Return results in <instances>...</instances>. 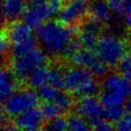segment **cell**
Returning <instances> with one entry per match:
<instances>
[{"mask_svg":"<svg viewBox=\"0 0 131 131\" xmlns=\"http://www.w3.org/2000/svg\"><path fill=\"white\" fill-rule=\"evenodd\" d=\"M90 15V3L88 0H67L62 8L59 20L66 25L76 28L85 17Z\"/></svg>","mask_w":131,"mask_h":131,"instance_id":"ba28073f","label":"cell"},{"mask_svg":"<svg viewBox=\"0 0 131 131\" xmlns=\"http://www.w3.org/2000/svg\"><path fill=\"white\" fill-rule=\"evenodd\" d=\"M38 100L37 93L34 91L33 88L28 86L20 87L2 102V111L10 117H15L31 108L37 107Z\"/></svg>","mask_w":131,"mask_h":131,"instance_id":"5b68a950","label":"cell"},{"mask_svg":"<svg viewBox=\"0 0 131 131\" xmlns=\"http://www.w3.org/2000/svg\"><path fill=\"white\" fill-rule=\"evenodd\" d=\"M2 131H22L19 127H17L15 124H12V123H9V124H5L2 126Z\"/></svg>","mask_w":131,"mask_h":131,"instance_id":"1f68e13d","label":"cell"},{"mask_svg":"<svg viewBox=\"0 0 131 131\" xmlns=\"http://www.w3.org/2000/svg\"><path fill=\"white\" fill-rule=\"evenodd\" d=\"M126 98H127V96L121 93V92L112 91V90H104V89L99 95L100 101L105 108L123 105L126 102V101H125Z\"/></svg>","mask_w":131,"mask_h":131,"instance_id":"e0dca14e","label":"cell"},{"mask_svg":"<svg viewBox=\"0 0 131 131\" xmlns=\"http://www.w3.org/2000/svg\"><path fill=\"white\" fill-rule=\"evenodd\" d=\"M117 72L118 74L121 75H125L126 73H128L129 71H131V54L128 53L127 55L125 56L121 62L119 63V65L117 66Z\"/></svg>","mask_w":131,"mask_h":131,"instance_id":"4316f807","label":"cell"},{"mask_svg":"<svg viewBox=\"0 0 131 131\" xmlns=\"http://www.w3.org/2000/svg\"><path fill=\"white\" fill-rule=\"evenodd\" d=\"M65 4V0H48V7L52 15L59 14Z\"/></svg>","mask_w":131,"mask_h":131,"instance_id":"f1b7e54d","label":"cell"},{"mask_svg":"<svg viewBox=\"0 0 131 131\" xmlns=\"http://www.w3.org/2000/svg\"><path fill=\"white\" fill-rule=\"evenodd\" d=\"M130 54H131V52H130Z\"/></svg>","mask_w":131,"mask_h":131,"instance_id":"e575fe53","label":"cell"},{"mask_svg":"<svg viewBox=\"0 0 131 131\" xmlns=\"http://www.w3.org/2000/svg\"><path fill=\"white\" fill-rule=\"evenodd\" d=\"M75 113L83 117L88 123L94 126L96 124L105 121L104 111L105 107L96 96H82L76 101Z\"/></svg>","mask_w":131,"mask_h":131,"instance_id":"8992f818","label":"cell"},{"mask_svg":"<svg viewBox=\"0 0 131 131\" xmlns=\"http://www.w3.org/2000/svg\"><path fill=\"white\" fill-rule=\"evenodd\" d=\"M116 131H131V113H126V115L117 123Z\"/></svg>","mask_w":131,"mask_h":131,"instance_id":"83f0119b","label":"cell"},{"mask_svg":"<svg viewBox=\"0 0 131 131\" xmlns=\"http://www.w3.org/2000/svg\"><path fill=\"white\" fill-rule=\"evenodd\" d=\"M20 87H22V82L15 76L11 66L9 64H4L0 76V93L2 102Z\"/></svg>","mask_w":131,"mask_h":131,"instance_id":"30bf717a","label":"cell"},{"mask_svg":"<svg viewBox=\"0 0 131 131\" xmlns=\"http://www.w3.org/2000/svg\"><path fill=\"white\" fill-rule=\"evenodd\" d=\"M59 90L51 83L43 84L42 86L37 88V93L39 100L43 102H55L58 97Z\"/></svg>","mask_w":131,"mask_h":131,"instance_id":"cb8c5ba5","label":"cell"},{"mask_svg":"<svg viewBox=\"0 0 131 131\" xmlns=\"http://www.w3.org/2000/svg\"><path fill=\"white\" fill-rule=\"evenodd\" d=\"M49 82V67L42 66L37 69L26 80V84L30 88H38Z\"/></svg>","mask_w":131,"mask_h":131,"instance_id":"ac0fdd59","label":"cell"},{"mask_svg":"<svg viewBox=\"0 0 131 131\" xmlns=\"http://www.w3.org/2000/svg\"><path fill=\"white\" fill-rule=\"evenodd\" d=\"M51 12L48 7V2L37 6H28L22 15L23 20L32 27H37L41 23L47 21L51 17Z\"/></svg>","mask_w":131,"mask_h":131,"instance_id":"7c38bea8","label":"cell"},{"mask_svg":"<svg viewBox=\"0 0 131 131\" xmlns=\"http://www.w3.org/2000/svg\"><path fill=\"white\" fill-rule=\"evenodd\" d=\"M124 22H125V25L127 27L128 32L131 33V5H129L126 9L125 15H124Z\"/></svg>","mask_w":131,"mask_h":131,"instance_id":"4dcf8cb0","label":"cell"},{"mask_svg":"<svg viewBox=\"0 0 131 131\" xmlns=\"http://www.w3.org/2000/svg\"><path fill=\"white\" fill-rule=\"evenodd\" d=\"M125 107L123 105L107 107L104 111V118L106 121H110L112 123H118L126 115Z\"/></svg>","mask_w":131,"mask_h":131,"instance_id":"d4e9b609","label":"cell"},{"mask_svg":"<svg viewBox=\"0 0 131 131\" xmlns=\"http://www.w3.org/2000/svg\"><path fill=\"white\" fill-rule=\"evenodd\" d=\"M66 68L59 62H51L49 65V83L58 89H66L65 84Z\"/></svg>","mask_w":131,"mask_h":131,"instance_id":"2e32d148","label":"cell"},{"mask_svg":"<svg viewBox=\"0 0 131 131\" xmlns=\"http://www.w3.org/2000/svg\"><path fill=\"white\" fill-rule=\"evenodd\" d=\"M27 9V0H3L2 15L6 22L18 20Z\"/></svg>","mask_w":131,"mask_h":131,"instance_id":"4fadbf2b","label":"cell"},{"mask_svg":"<svg viewBox=\"0 0 131 131\" xmlns=\"http://www.w3.org/2000/svg\"><path fill=\"white\" fill-rule=\"evenodd\" d=\"M77 32H78L77 37L80 40L81 46H83L86 49L96 51L101 36L89 31H83V30H77Z\"/></svg>","mask_w":131,"mask_h":131,"instance_id":"ffe728a7","label":"cell"},{"mask_svg":"<svg viewBox=\"0 0 131 131\" xmlns=\"http://www.w3.org/2000/svg\"><path fill=\"white\" fill-rule=\"evenodd\" d=\"M44 120L40 108L34 107L15 116L14 124L22 131H43Z\"/></svg>","mask_w":131,"mask_h":131,"instance_id":"9c48e42d","label":"cell"},{"mask_svg":"<svg viewBox=\"0 0 131 131\" xmlns=\"http://www.w3.org/2000/svg\"><path fill=\"white\" fill-rule=\"evenodd\" d=\"M37 43H38V40L36 39V37L32 36L31 37L25 39L24 41H21V42L16 43L15 45H12L10 54H9V58L11 57L20 56L32 51V50L37 47ZM9 58H8V60H9Z\"/></svg>","mask_w":131,"mask_h":131,"instance_id":"d6986e66","label":"cell"},{"mask_svg":"<svg viewBox=\"0 0 131 131\" xmlns=\"http://www.w3.org/2000/svg\"><path fill=\"white\" fill-rule=\"evenodd\" d=\"M102 87L104 90L118 91L131 97V81L125 77H122L121 74L106 76L102 81Z\"/></svg>","mask_w":131,"mask_h":131,"instance_id":"5bb4252c","label":"cell"},{"mask_svg":"<svg viewBox=\"0 0 131 131\" xmlns=\"http://www.w3.org/2000/svg\"><path fill=\"white\" fill-rule=\"evenodd\" d=\"M90 15L104 25L109 24L113 18L112 10L106 0H94L90 4Z\"/></svg>","mask_w":131,"mask_h":131,"instance_id":"9a60e30c","label":"cell"},{"mask_svg":"<svg viewBox=\"0 0 131 131\" xmlns=\"http://www.w3.org/2000/svg\"><path fill=\"white\" fill-rule=\"evenodd\" d=\"M74 28L60 20H47L36 27L37 38L45 51L61 59L67 47L75 38Z\"/></svg>","mask_w":131,"mask_h":131,"instance_id":"6da1fadb","label":"cell"},{"mask_svg":"<svg viewBox=\"0 0 131 131\" xmlns=\"http://www.w3.org/2000/svg\"><path fill=\"white\" fill-rule=\"evenodd\" d=\"M128 46L126 40L112 35H104L99 40L96 53L100 59L112 69L117 68L121 60L128 54Z\"/></svg>","mask_w":131,"mask_h":131,"instance_id":"3957f363","label":"cell"},{"mask_svg":"<svg viewBox=\"0 0 131 131\" xmlns=\"http://www.w3.org/2000/svg\"><path fill=\"white\" fill-rule=\"evenodd\" d=\"M70 60L73 65L84 67L91 71L96 78H102L106 76L110 69L107 65L100 59L98 54L94 50L90 49H80L71 56Z\"/></svg>","mask_w":131,"mask_h":131,"instance_id":"52a82bcc","label":"cell"},{"mask_svg":"<svg viewBox=\"0 0 131 131\" xmlns=\"http://www.w3.org/2000/svg\"><path fill=\"white\" fill-rule=\"evenodd\" d=\"M65 84L67 91L71 92L77 98L82 96H98L101 93V85L91 71L74 65L66 68Z\"/></svg>","mask_w":131,"mask_h":131,"instance_id":"7a4b0ae2","label":"cell"},{"mask_svg":"<svg viewBox=\"0 0 131 131\" xmlns=\"http://www.w3.org/2000/svg\"><path fill=\"white\" fill-rule=\"evenodd\" d=\"M92 131H116V125H114L110 121H103L92 126Z\"/></svg>","mask_w":131,"mask_h":131,"instance_id":"f546056e","label":"cell"},{"mask_svg":"<svg viewBox=\"0 0 131 131\" xmlns=\"http://www.w3.org/2000/svg\"><path fill=\"white\" fill-rule=\"evenodd\" d=\"M124 107H125V110L127 113H131V97L130 99L126 101V102L124 103Z\"/></svg>","mask_w":131,"mask_h":131,"instance_id":"d6a6232c","label":"cell"},{"mask_svg":"<svg viewBox=\"0 0 131 131\" xmlns=\"http://www.w3.org/2000/svg\"><path fill=\"white\" fill-rule=\"evenodd\" d=\"M110 9L118 16H123L125 15V12L128 5L126 0H106Z\"/></svg>","mask_w":131,"mask_h":131,"instance_id":"484cf974","label":"cell"},{"mask_svg":"<svg viewBox=\"0 0 131 131\" xmlns=\"http://www.w3.org/2000/svg\"><path fill=\"white\" fill-rule=\"evenodd\" d=\"M47 57L40 48H36L32 51L20 56L11 57L9 64L15 76L21 82L26 80L37 69L47 65Z\"/></svg>","mask_w":131,"mask_h":131,"instance_id":"277c9868","label":"cell"},{"mask_svg":"<svg viewBox=\"0 0 131 131\" xmlns=\"http://www.w3.org/2000/svg\"><path fill=\"white\" fill-rule=\"evenodd\" d=\"M124 77H125V78H126L127 80H129L131 81V71H129L128 73L125 74V75H124Z\"/></svg>","mask_w":131,"mask_h":131,"instance_id":"836d02e7","label":"cell"},{"mask_svg":"<svg viewBox=\"0 0 131 131\" xmlns=\"http://www.w3.org/2000/svg\"><path fill=\"white\" fill-rule=\"evenodd\" d=\"M68 127L69 131H91V124L88 121L77 113L68 116Z\"/></svg>","mask_w":131,"mask_h":131,"instance_id":"7402d4cb","label":"cell"},{"mask_svg":"<svg viewBox=\"0 0 131 131\" xmlns=\"http://www.w3.org/2000/svg\"><path fill=\"white\" fill-rule=\"evenodd\" d=\"M6 24L7 25H4V27L6 28L12 45L19 43L32 37V26H30L25 21L15 20L7 22Z\"/></svg>","mask_w":131,"mask_h":131,"instance_id":"8fae6325","label":"cell"},{"mask_svg":"<svg viewBox=\"0 0 131 131\" xmlns=\"http://www.w3.org/2000/svg\"><path fill=\"white\" fill-rule=\"evenodd\" d=\"M39 108L45 120H51L57 117L62 116L66 113V111L61 106H59L58 103L54 102H43Z\"/></svg>","mask_w":131,"mask_h":131,"instance_id":"44dd1931","label":"cell"},{"mask_svg":"<svg viewBox=\"0 0 131 131\" xmlns=\"http://www.w3.org/2000/svg\"><path fill=\"white\" fill-rule=\"evenodd\" d=\"M43 131H69L68 117L62 115L51 120H47L43 125Z\"/></svg>","mask_w":131,"mask_h":131,"instance_id":"603a6c76","label":"cell"}]
</instances>
